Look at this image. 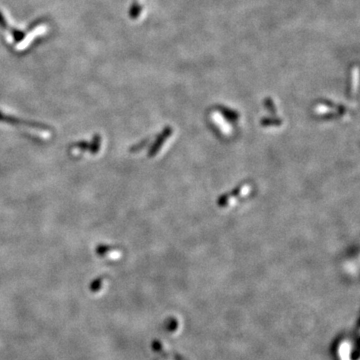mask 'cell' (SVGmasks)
Here are the masks:
<instances>
[{"instance_id":"6da1fadb","label":"cell","mask_w":360,"mask_h":360,"mask_svg":"<svg viewBox=\"0 0 360 360\" xmlns=\"http://www.w3.org/2000/svg\"><path fill=\"white\" fill-rule=\"evenodd\" d=\"M0 121L1 122H6V123H9V124H12V125H27V126H30V127H32L34 129L41 130V131H45V132H49L50 131V128L47 127L46 125L42 124V123L24 121V120H21V119H18V118L9 116V115H5V114H3L1 112H0Z\"/></svg>"},{"instance_id":"7a4b0ae2","label":"cell","mask_w":360,"mask_h":360,"mask_svg":"<svg viewBox=\"0 0 360 360\" xmlns=\"http://www.w3.org/2000/svg\"><path fill=\"white\" fill-rule=\"evenodd\" d=\"M100 143H101V138L99 135H95L93 137V140L88 143L85 141L79 142L75 145H72L70 147V150L72 151H80V152H87L89 151L91 154H96L99 149H100Z\"/></svg>"}]
</instances>
